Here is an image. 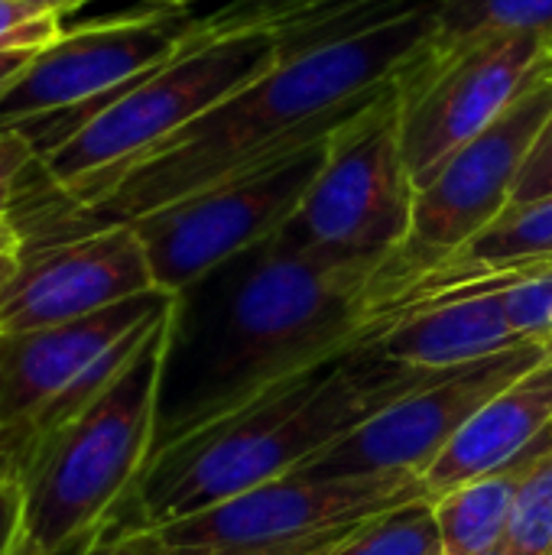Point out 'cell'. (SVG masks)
Wrapping results in <instances>:
<instances>
[{"label": "cell", "instance_id": "obj_1", "mask_svg": "<svg viewBox=\"0 0 552 555\" xmlns=\"http://www.w3.org/2000/svg\"><path fill=\"white\" fill-rule=\"evenodd\" d=\"M381 263L293 250L267 237L176 293L163 335L150 462L368 341L377 328Z\"/></svg>", "mask_w": 552, "mask_h": 555}, {"label": "cell", "instance_id": "obj_2", "mask_svg": "<svg viewBox=\"0 0 552 555\" xmlns=\"http://www.w3.org/2000/svg\"><path fill=\"white\" fill-rule=\"evenodd\" d=\"M436 3L361 36L283 55L267 75L163 140L91 205L13 215L10 228L20 257L133 224L293 143L332 133L426 42L436 26Z\"/></svg>", "mask_w": 552, "mask_h": 555}, {"label": "cell", "instance_id": "obj_3", "mask_svg": "<svg viewBox=\"0 0 552 555\" xmlns=\"http://www.w3.org/2000/svg\"><path fill=\"white\" fill-rule=\"evenodd\" d=\"M371 338L156 455L130 494L140 520L166 527L286 478L381 410L452 374L397 364Z\"/></svg>", "mask_w": 552, "mask_h": 555}, {"label": "cell", "instance_id": "obj_4", "mask_svg": "<svg viewBox=\"0 0 552 555\" xmlns=\"http://www.w3.org/2000/svg\"><path fill=\"white\" fill-rule=\"evenodd\" d=\"M277 62L280 46L270 29L208 33L202 16L192 42L114 94L65 143L33 163L13 215L91 205L163 140L267 75Z\"/></svg>", "mask_w": 552, "mask_h": 555}, {"label": "cell", "instance_id": "obj_5", "mask_svg": "<svg viewBox=\"0 0 552 555\" xmlns=\"http://www.w3.org/2000/svg\"><path fill=\"white\" fill-rule=\"evenodd\" d=\"M166 322L85 413L16 465L23 488L16 555H65L133 494L153 449Z\"/></svg>", "mask_w": 552, "mask_h": 555}, {"label": "cell", "instance_id": "obj_6", "mask_svg": "<svg viewBox=\"0 0 552 555\" xmlns=\"http://www.w3.org/2000/svg\"><path fill=\"white\" fill-rule=\"evenodd\" d=\"M202 29L185 7H153L65 29L0 101V133H23L36 159L65 143L98 107L169 62Z\"/></svg>", "mask_w": 552, "mask_h": 555}, {"label": "cell", "instance_id": "obj_7", "mask_svg": "<svg viewBox=\"0 0 552 555\" xmlns=\"http://www.w3.org/2000/svg\"><path fill=\"white\" fill-rule=\"evenodd\" d=\"M416 182L403 159L390 81L329 140L325 163L293 218L273 234L293 250L387 260L410 234Z\"/></svg>", "mask_w": 552, "mask_h": 555}, {"label": "cell", "instance_id": "obj_8", "mask_svg": "<svg viewBox=\"0 0 552 555\" xmlns=\"http://www.w3.org/2000/svg\"><path fill=\"white\" fill-rule=\"evenodd\" d=\"M420 498L426 488L416 475H286L156 530L195 555H332L368 520Z\"/></svg>", "mask_w": 552, "mask_h": 555}, {"label": "cell", "instance_id": "obj_9", "mask_svg": "<svg viewBox=\"0 0 552 555\" xmlns=\"http://www.w3.org/2000/svg\"><path fill=\"white\" fill-rule=\"evenodd\" d=\"M332 133L293 143L176 205L133 221L156 289L176 296L224 260L273 237L293 218L319 176Z\"/></svg>", "mask_w": 552, "mask_h": 555}, {"label": "cell", "instance_id": "obj_10", "mask_svg": "<svg viewBox=\"0 0 552 555\" xmlns=\"http://www.w3.org/2000/svg\"><path fill=\"white\" fill-rule=\"evenodd\" d=\"M550 114L552 65L482 137L465 143L423 189H416L410 234L377 270L374 312L459 254L511 205L521 166Z\"/></svg>", "mask_w": 552, "mask_h": 555}, {"label": "cell", "instance_id": "obj_11", "mask_svg": "<svg viewBox=\"0 0 552 555\" xmlns=\"http://www.w3.org/2000/svg\"><path fill=\"white\" fill-rule=\"evenodd\" d=\"M550 345H521L504 354L475 361L442 380L397 400L374 420L309 459L293 475L303 478H368L416 475L423 478L462 426L504 387L550 361Z\"/></svg>", "mask_w": 552, "mask_h": 555}, {"label": "cell", "instance_id": "obj_12", "mask_svg": "<svg viewBox=\"0 0 552 555\" xmlns=\"http://www.w3.org/2000/svg\"><path fill=\"white\" fill-rule=\"evenodd\" d=\"M550 65L552 36L508 33L449 59L420 85L394 91L400 104L403 159L416 189L465 143L482 137Z\"/></svg>", "mask_w": 552, "mask_h": 555}, {"label": "cell", "instance_id": "obj_13", "mask_svg": "<svg viewBox=\"0 0 552 555\" xmlns=\"http://www.w3.org/2000/svg\"><path fill=\"white\" fill-rule=\"evenodd\" d=\"M156 289L133 224L104 228L20 257L0 293V335L36 332Z\"/></svg>", "mask_w": 552, "mask_h": 555}, {"label": "cell", "instance_id": "obj_14", "mask_svg": "<svg viewBox=\"0 0 552 555\" xmlns=\"http://www.w3.org/2000/svg\"><path fill=\"white\" fill-rule=\"evenodd\" d=\"M169 309H172V293L150 289L75 322L20 332V335H0V371H3L0 433L20 426L42 403L62 393L72 380L91 371L117 341H124L140 325L166 315Z\"/></svg>", "mask_w": 552, "mask_h": 555}, {"label": "cell", "instance_id": "obj_15", "mask_svg": "<svg viewBox=\"0 0 552 555\" xmlns=\"http://www.w3.org/2000/svg\"><path fill=\"white\" fill-rule=\"evenodd\" d=\"M371 345L407 367L459 371L537 341H524L504 312L501 293H488L384 312Z\"/></svg>", "mask_w": 552, "mask_h": 555}, {"label": "cell", "instance_id": "obj_16", "mask_svg": "<svg viewBox=\"0 0 552 555\" xmlns=\"http://www.w3.org/2000/svg\"><path fill=\"white\" fill-rule=\"evenodd\" d=\"M552 426V358L517 377L491 397L446 446V452L423 475L426 498H442L452 488L478 481L521 452H527Z\"/></svg>", "mask_w": 552, "mask_h": 555}, {"label": "cell", "instance_id": "obj_17", "mask_svg": "<svg viewBox=\"0 0 552 555\" xmlns=\"http://www.w3.org/2000/svg\"><path fill=\"white\" fill-rule=\"evenodd\" d=\"M508 33L552 36V0H439L426 42L390 75L394 91H407L478 42Z\"/></svg>", "mask_w": 552, "mask_h": 555}, {"label": "cell", "instance_id": "obj_18", "mask_svg": "<svg viewBox=\"0 0 552 555\" xmlns=\"http://www.w3.org/2000/svg\"><path fill=\"white\" fill-rule=\"evenodd\" d=\"M521 468H524V452L511 465L478 481H468L462 488H452L442 498H433V514L446 555L485 553L508 540Z\"/></svg>", "mask_w": 552, "mask_h": 555}, {"label": "cell", "instance_id": "obj_19", "mask_svg": "<svg viewBox=\"0 0 552 555\" xmlns=\"http://www.w3.org/2000/svg\"><path fill=\"white\" fill-rule=\"evenodd\" d=\"M552 257V195L508 205L478 237L439 263V273H475L491 267H514ZM433 273V270H429Z\"/></svg>", "mask_w": 552, "mask_h": 555}, {"label": "cell", "instance_id": "obj_20", "mask_svg": "<svg viewBox=\"0 0 552 555\" xmlns=\"http://www.w3.org/2000/svg\"><path fill=\"white\" fill-rule=\"evenodd\" d=\"M504 543L517 555H552V426L524 452Z\"/></svg>", "mask_w": 552, "mask_h": 555}, {"label": "cell", "instance_id": "obj_21", "mask_svg": "<svg viewBox=\"0 0 552 555\" xmlns=\"http://www.w3.org/2000/svg\"><path fill=\"white\" fill-rule=\"evenodd\" d=\"M332 555H446L433 501L420 498L368 520Z\"/></svg>", "mask_w": 552, "mask_h": 555}, {"label": "cell", "instance_id": "obj_22", "mask_svg": "<svg viewBox=\"0 0 552 555\" xmlns=\"http://www.w3.org/2000/svg\"><path fill=\"white\" fill-rule=\"evenodd\" d=\"M374 0H228L224 7L205 13L208 33H234V29H273L286 20L316 16L325 10H351Z\"/></svg>", "mask_w": 552, "mask_h": 555}, {"label": "cell", "instance_id": "obj_23", "mask_svg": "<svg viewBox=\"0 0 552 555\" xmlns=\"http://www.w3.org/2000/svg\"><path fill=\"white\" fill-rule=\"evenodd\" d=\"M65 555H189L172 550L156 527H146L127 498L91 537H85L78 546H72Z\"/></svg>", "mask_w": 552, "mask_h": 555}, {"label": "cell", "instance_id": "obj_24", "mask_svg": "<svg viewBox=\"0 0 552 555\" xmlns=\"http://www.w3.org/2000/svg\"><path fill=\"white\" fill-rule=\"evenodd\" d=\"M62 16L20 0H0V52L46 49L62 36Z\"/></svg>", "mask_w": 552, "mask_h": 555}, {"label": "cell", "instance_id": "obj_25", "mask_svg": "<svg viewBox=\"0 0 552 555\" xmlns=\"http://www.w3.org/2000/svg\"><path fill=\"white\" fill-rule=\"evenodd\" d=\"M36 163V150L23 133H0V231L10 228L16 192Z\"/></svg>", "mask_w": 552, "mask_h": 555}, {"label": "cell", "instance_id": "obj_26", "mask_svg": "<svg viewBox=\"0 0 552 555\" xmlns=\"http://www.w3.org/2000/svg\"><path fill=\"white\" fill-rule=\"evenodd\" d=\"M547 195H552V114L543 124V130L537 133V140L521 166L511 205H527V202H537Z\"/></svg>", "mask_w": 552, "mask_h": 555}, {"label": "cell", "instance_id": "obj_27", "mask_svg": "<svg viewBox=\"0 0 552 555\" xmlns=\"http://www.w3.org/2000/svg\"><path fill=\"white\" fill-rule=\"evenodd\" d=\"M20 537H23V488L13 478L0 488V555H16Z\"/></svg>", "mask_w": 552, "mask_h": 555}, {"label": "cell", "instance_id": "obj_28", "mask_svg": "<svg viewBox=\"0 0 552 555\" xmlns=\"http://www.w3.org/2000/svg\"><path fill=\"white\" fill-rule=\"evenodd\" d=\"M42 49H16V52H0V101L3 94L20 81V75L29 68V62L39 55Z\"/></svg>", "mask_w": 552, "mask_h": 555}, {"label": "cell", "instance_id": "obj_29", "mask_svg": "<svg viewBox=\"0 0 552 555\" xmlns=\"http://www.w3.org/2000/svg\"><path fill=\"white\" fill-rule=\"evenodd\" d=\"M20 3H29V7H36V10L65 16L68 10H75V7H81V3H88V0H20Z\"/></svg>", "mask_w": 552, "mask_h": 555}, {"label": "cell", "instance_id": "obj_30", "mask_svg": "<svg viewBox=\"0 0 552 555\" xmlns=\"http://www.w3.org/2000/svg\"><path fill=\"white\" fill-rule=\"evenodd\" d=\"M16 267H20V250L0 254V293H3V286L10 283V276L16 273Z\"/></svg>", "mask_w": 552, "mask_h": 555}, {"label": "cell", "instance_id": "obj_31", "mask_svg": "<svg viewBox=\"0 0 552 555\" xmlns=\"http://www.w3.org/2000/svg\"><path fill=\"white\" fill-rule=\"evenodd\" d=\"M16 478V472H13V459H10V452L0 446V488L7 485V481H13Z\"/></svg>", "mask_w": 552, "mask_h": 555}, {"label": "cell", "instance_id": "obj_32", "mask_svg": "<svg viewBox=\"0 0 552 555\" xmlns=\"http://www.w3.org/2000/svg\"><path fill=\"white\" fill-rule=\"evenodd\" d=\"M7 250H16V234H13V228H3V231H0V254H7Z\"/></svg>", "mask_w": 552, "mask_h": 555}, {"label": "cell", "instance_id": "obj_33", "mask_svg": "<svg viewBox=\"0 0 552 555\" xmlns=\"http://www.w3.org/2000/svg\"><path fill=\"white\" fill-rule=\"evenodd\" d=\"M475 555H517L508 543H501V546H495V550H485V553H475Z\"/></svg>", "mask_w": 552, "mask_h": 555}, {"label": "cell", "instance_id": "obj_34", "mask_svg": "<svg viewBox=\"0 0 552 555\" xmlns=\"http://www.w3.org/2000/svg\"><path fill=\"white\" fill-rule=\"evenodd\" d=\"M143 3H156V7H185L192 0H143Z\"/></svg>", "mask_w": 552, "mask_h": 555}, {"label": "cell", "instance_id": "obj_35", "mask_svg": "<svg viewBox=\"0 0 552 555\" xmlns=\"http://www.w3.org/2000/svg\"><path fill=\"white\" fill-rule=\"evenodd\" d=\"M0 426H3V371H0Z\"/></svg>", "mask_w": 552, "mask_h": 555}, {"label": "cell", "instance_id": "obj_36", "mask_svg": "<svg viewBox=\"0 0 552 555\" xmlns=\"http://www.w3.org/2000/svg\"><path fill=\"white\" fill-rule=\"evenodd\" d=\"M189 555H195V553H189Z\"/></svg>", "mask_w": 552, "mask_h": 555}]
</instances>
